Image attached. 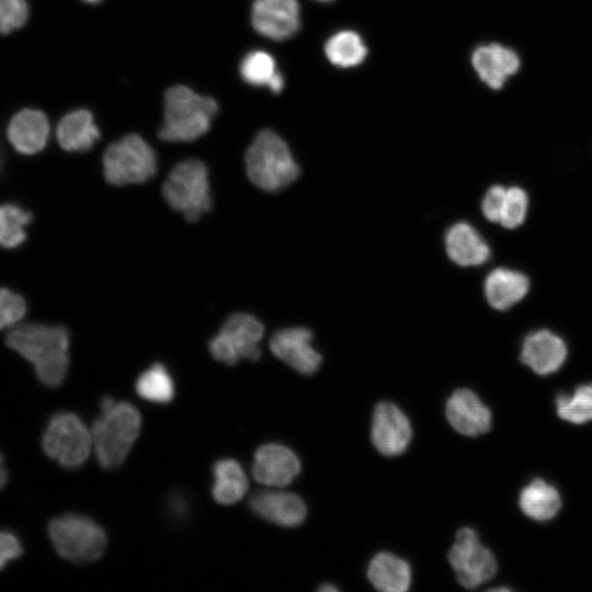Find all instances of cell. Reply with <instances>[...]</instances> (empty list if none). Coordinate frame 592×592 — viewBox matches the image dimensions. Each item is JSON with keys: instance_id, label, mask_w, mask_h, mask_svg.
I'll list each match as a JSON object with an SVG mask.
<instances>
[{"instance_id": "obj_7", "label": "cell", "mask_w": 592, "mask_h": 592, "mask_svg": "<svg viewBox=\"0 0 592 592\" xmlns=\"http://www.w3.org/2000/svg\"><path fill=\"white\" fill-rule=\"evenodd\" d=\"M105 180L113 185L143 183L157 171V157L139 135L129 134L107 146L103 158Z\"/></svg>"}, {"instance_id": "obj_10", "label": "cell", "mask_w": 592, "mask_h": 592, "mask_svg": "<svg viewBox=\"0 0 592 592\" xmlns=\"http://www.w3.org/2000/svg\"><path fill=\"white\" fill-rule=\"evenodd\" d=\"M448 560L457 581L467 589H475L492 579L497 572V560L470 527L457 531L449 550Z\"/></svg>"}, {"instance_id": "obj_17", "label": "cell", "mask_w": 592, "mask_h": 592, "mask_svg": "<svg viewBox=\"0 0 592 592\" xmlns=\"http://www.w3.org/2000/svg\"><path fill=\"white\" fill-rule=\"evenodd\" d=\"M471 64L480 80L493 90L501 89L521 66L519 55L498 43L479 46L471 55Z\"/></svg>"}, {"instance_id": "obj_21", "label": "cell", "mask_w": 592, "mask_h": 592, "mask_svg": "<svg viewBox=\"0 0 592 592\" xmlns=\"http://www.w3.org/2000/svg\"><path fill=\"white\" fill-rule=\"evenodd\" d=\"M100 137L92 113L84 109L67 113L57 126L58 143L67 151H89Z\"/></svg>"}, {"instance_id": "obj_14", "label": "cell", "mask_w": 592, "mask_h": 592, "mask_svg": "<svg viewBox=\"0 0 592 592\" xmlns=\"http://www.w3.org/2000/svg\"><path fill=\"white\" fill-rule=\"evenodd\" d=\"M300 471V462L288 447L270 443L261 445L254 453L252 475L269 487L289 485Z\"/></svg>"}, {"instance_id": "obj_20", "label": "cell", "mask_w": 592, "mask_h": 592, "mask_svg": "<svg viewBox=\"0 0 592 592\" xmlns=\"http://www.w3.org/2000/svg\"><path fill=\"white\" fill-rule=\"evenodd\" d=\"M446 252L462 266L479 265L490 257V249L476 229L467 223H457L445 235Z\"/></svg>"}, {"instance_id": "obj_11", "label": "cell", "mask_w": 592, "mask_h": 592, "mask_svg": "<svg viewBox=\"0 0 592 592\" xmlns=\"http://www.w3.org/2000/svg\"><path fill=\"white\" fill-rule=\"evenodd\" d=\"M251 22L253 29L267 38L287 39L299 29V3L297 0H254Z\"/></svg>"}, {"instance_id": "obj_4", "label": "cell", "mask_w": 592, "mask_h": 592, "mask_svg": "<svg viewBox=\"0 0 592 592\" xmlns=\"http://www.w3.org/2000/svg\"><path fill=\"white\" fill-rule=\"evenodd\" d=\"M246 169L250 181L267 192L284 189L299 174L287 144L270 129L261 130L252 140L246 152Z\"/></svg>"}, {"instance_id": "obj_33", "label": "cell", "mask_w": 592, "mask_h": 592, "mask_svg": "<svg viewBox=\"0 0 592 592\" xmlns=\"http://www.w3.org/2000/svg\"><path fill=\"white\" fill-rule=\"evenodd\" d=\"M26 0H0V33L9 34L21 29L27 21Z\"/></svg>"}, {"instance_id": "obj_34", "label": "cell", "mask_w": 592, "mask_h": 592, "mask_svg": "<svg viewBox=\"0 0 592 592\" xmlns=\"http://www.w3.org/2000/svg\"><path fill=\"white\" fill-rule=\"evenodd\" d=\"M506 189L501 185L491 186L486 193L481 209L485 217L492 223H500Z\"/></svg>"}, {"instance_id": "obj_23", "label": "cell", "mask_w": 592, "mask_h": 592, "mask_svg": "<svg viewBox=\"0 0 592 592\" xmlns=\"http://www.w3.org/2000/svg\"><path fill=\"white\" fill-rule=\"evenodd\" d=\"M367 577L373 587L384 592H405L411 584L409 563L390 553H379L368 565Z\"/></svg>"}, {"instance_id": "obj_13", "label": "cell", "mask_w": 592, "mask_h": 592, "mask_svg": "<svg viewBox=\"0 0 592 592\" xmlns=\"http://www.w3.org/2000/svg\"><path fill=\"white\" fill-rule=\"evenodd\" d=\"M312 333L301 327L276 331L270 341L272 353L304 375H311L320 366L321 355L311 345Z\"/></svg>"}, {"instance_id": "obj_41", "label": "cell", "mask_w": 592, "mask_h": 592, "mask_svg": "<svg viewBox=\"0 0 592 592\" xmlns=\"http://www.w3.org/2000/svg\"><path fill=\"white\" fill-rule=\"evenodd\" d=\"M316 1L329 2V1H332V0H316Z\"/></svg>"}, {"instance_id": "obj_32", "label": "cell", "mask_w": 592, "mask_h": 592, "mask_svg": "<svg viewBox=\"0 0 592 592\" xmlns=\"http://www.w3.org/2000/svg\"><path fill=\"white\" fill-rule=\"evenodd\" d=\"M26 301L22 295L9 288H0V330L18 325L26 314Z\"/></svg>"}, {"instance_id": "obj_28", "label": "cell", "mask_w": 592, "mask_h": 592, "mask_svg": "<svg viewBox=\"0 0 592 592\" xmlns=\"http://www.w3.org/2000/svg\"><path fill=\"white\" fill-rule=\"evenodd\" d=\"M135 389L140 398L159 405L169 403L174 397L173 379L161 363L144 371L136 379Z\"/></svg>"}, {"instance_id": "obj_15", "label": "cell", "mask_w": 592, "mask_h": 592, "mask_svg": "<svg viewBox=\"0 0 592 592\" xmlns=\"http://www.w3.org/2000/svg\"><path fill=\"white\" fill-rule=\"evenodd\" d=\"M445 413L449 424L460 434L478 436L491 428V411L469 389H457L446 401Z\"/></svg>"}, {"instance_id": "obj_9", "label": "cell", "mask_w": 592, "mask_h": 592, "mask_svg": "<svg viewBox=\"0 0 592 592\" xmlns=\"http://www.w3.org/2000/svg\"><path fill=\"white\" fill-rule=\"evenodd\" d=\"M263 325L252 315L234 314L209 341L210 355L218 362L236 365L239 360L257 361L261 356Z\"/></svg>"}, {"instance_id": "obj_35", "label": "cell", "mask_w": 592, "mask_h": 592, "mask_svg": "<svg viewBox=\"0 0 592 592\" xmlns=\"http://www.w3.org/2000/svg\"><path fill=\"white\" fill-rule=\"evenodd\" d=\"M22 553L23 547L19 538L11 532L0 531V570L19 558Z\"/></svg>"}, {"instance_id": "obj_29", "label": "cell", "mask_w": 592, "mask_h": 592, "mask_svg": "<svg viewBox=\"0 0 592 592\" xmlns=\"http://www.w3.org/2000/svg\"><path fill=\"white\" fill-rule=\"evenodd\" d=\"M32 219L33 214L18 204H0V247H20L26 240V227Z\"/></svg>"}, {"instance_id": "obj_27", "label": "cell", "mask_w": 592, "mask_h": 592, "mask_svg": "<svg viewBox=\"0 0 592 592\" xmlns=\"http://www.w3.org/2000/svg\"><path fill=\"white\" fill-rule=\"evenodd\" d=\"M325 53L334 66L349 68L360 65L365 59L367 48L356 32L341 31L327 41Z\"/></svg>"}, {"instance_id": "obj_39", "label": "cell", "mask_w": 592, "mask_h": 592, "mask_svg": "<svg viewBox=\"0 0 592 592\" xmlns=\"http://www.w3.org/2000/svg\"><path fill=\"white\" fill-rule=\"evenodd\" d=\"M3 167H4V151H3V147H2V145L0 143V175L2 173Z\"/></svg>"}, {"instance_id": "obj_2", "label": "cell", "mask_w": 592, "mask_h": 592, "mask_svg": "<svg viewBox=\"0 0 592 592\" xmlns=\"http://www.w3.org/2000/svg\"><path fill=\"white\" fill-rule=\"evenodd\" d=\"M101 413L91 429L92 447L103 469L119 467L137 440L141 428L139 411L127 401L101 400Z\"/></svg>"}, {"instance_id": "obj_1", "label": "cell", "mask_w": 592, "mask_h": 592, "mask_svg": "<svg viewBox=\"0 0 592 592\" xmlns=\"http://www.w3.org/2000/svg\"><path fill=\"white\" fill-rule=\"evenodd\" d=\"M68 330L62 326L25 323L12 329L7 345L27 360L41 383L50 388L59 387L69 367Z\"/></svg>"}, {"instance_id": "obj_3", "label": "cell", "mask_w": 592, "mask_h": 592, "mask_svg": "<svg viewBox=\"0 0 592 592\" xmlns=\"http://www.w3.org/2000/svg\"><path fill=\"white\" fill-rule=\"evenodd\" d=\"M218 111L215 99L197 94L185 86H174L164 94L160 139L169 143L193 141L209 129Z\"/></svg>"}, {"instance_id": "obj_25", "label": "cell", "mask_w": 592, "mask_h": 592, "mask_svg": "<svg viewBox=\"0 0 592 592\" xmlns=\"http://www.w3.org/2000/svg\"><path fill=\"white\" fill-rule=\"evenodd\" d=\"M519 505L530 519L544 522L556 516L561 508V499L554 486L536 478L521 490Z\"/></svg>"}, {"instance_id": "obj_26", "label": "cell", "mask_w": 592, "mask_h": 592, "mask_svg": "<svg viewBox=\"0 0 592 592\" xmlns=\"http://www.w3.org/2000/svg\"><path fill=\"white\" fill-rule=\"evenodd\" d=\"M240 77L244 82L254 87H269L274 93H280L284 88V78L276 69L273 56L264 50H252L241 60L239 66Z\"/></svg>"}, {"instance_id": "obj_40", "label": "cell", "mask_w": 592, "mask_h": 592, "mask_svg": "<svg viewBox=\"0 0 592 592\" xmlns=\"http://www.w3.org/2000/svg\"><path fill=\"white\" fill-rule=\"evenodd\" d=\"M82 1L90 4H95V3L101 2L102 0H82Z\"/></svg>"}, {"instance_id": "obj_5", "label": "cell", "mask_w": 592, "mask_h": 592, "mask_svg": "<svg viewBox=\"0 0 592 592\" xmlns=\"http://www.w3.org/2000/svg\"><path fill=\"white\" fill-rule=\"evenodd\" d=\"M208 171L197 159L179 162L169 173L162 186V195L169 206L182 213L187 221H197L212 207Z\"/></svg>"}, {"instance_id": "obj_18", "label": "cell", "mask_w": 592, "mask_h": 592, "mask_svg": "<svg viewBox=\"0 0 592 592\" xmlns=\"http://www.w3.org/2000/svg\"><path fill=\"white\" fill-rule=\"evenodd\" d=\"M567 357L563 340L549 330H538L528 334L523 342L521 362L538 375L557 372Z\"/></svg>"}, {"instance_id": "obj_31", "label": "cell", "mask_w": 592, "mask_h": 592, "mask_svg": "<svg viewBox=\"0 0 592 592\" xmlns=\"http://www.w3.org/2000/svg\"><path fill=\"white\" fill-rule=\"evenodd\" d=\"M527 204V195L523 189L516 186L508 189L500 219L502 226L513 229L522 225L526 216Z\"/></svg>"}, {"instance_id": "obj_8", "label": "cell", "mask_w": 592, "mask_h": 592, "mask_svg": "<svg viewBox=\"0 0 592 592\" xmlns=\"http://www.w3.org/2000/svg\"><path fill=\"white\" fill-rule=\"evenodd\" d=\"M45 454L61 467L76 469L88 459L92 449L91 431L72 412L54 414L42 436Z\"/></svg>"}, {"instance_id": "obj_12", "label": "cell", "mask_w": 592, "mask_h": 592, "mask_svg": "<svg viewBox=\"0 0 592 592\" xmlns=\"http://www.w3.org/2000/svg\"><path fill=\"white\" fill-rule=\"evenodd\" d=\"M412 430L407 415L394 403L379 402L372 422V441L385 456L402 454L411 441Z\"/></svg>"}, {"instance_id": "obj_36", "label": "cell", "mask_w": 592, "mask_h": 592, "mask_svg": "<svg viewBox=\"0 0 592 592\" xmlns=\"http://www.w3.org/2000/svg\"><path fill=\"white\" fill-rule=\"evenodd\" d=\"M185 504H186L185 501L179 497H175V498L173 497L169 501L170 511L177 517H182L183 515H185V512H186Z\"/></svg>"}, {"instance_id": "obj_24", "label": "cell", "mask_w": 592, "mask_h": 592, "mask_svg": "<svg viewBox=\"0 0 592 592\" xmlns=\"http://www.w3.org/2000/svg\"><path fill=\"white\" fill-rule=\"evenodd\" d=\"M212 496L223 505L235 504L246 494L249 482L241 465L232 458H221L213 466Z\"/></svg>"}, {"instance_id": "obj_22", "label": "cell", "mask_w": 592, "mask_h": 592, "mask_svg": "<svg viewBox=\"0 0 592 592\" xmlns=\"http://www.w3.org/2000/svg\"><path fill=\"white\" fill-rule=\"evenodd\" d=\"M528 288V278L521 272L509 269L493 270L485 282L486 298L498 310H505L520 301Z\"/></svg>"}, {"instance_id": "obj_38", "label": "cell", "mask_w": 592, "mask_h": 592, "mask_svg": "<svg viewBox=\"0 0 592 592\" xmlns=\"http://www.w3.org/2000/svg\"><path fill=\"white\" fill-rule=\"evenodd\" d=\"M319 591H322V592H335L338 591V588L332 585V584H323L319 588Z\"/></svg>"}, {"instance_id": "obj_37", "label": "cell", "mask_w": 592, "mask_h": 592, "mask_svg": "<svg viewBox=\"0 0 592 592\" xmlns=\"http://www.w3.org/2000/svg\"><path fill=\"white\" fill-rule=\"evenodd\" d=\"M8 480V473L3 464V457L0 453V490L5 486Z\"/></svg>"}, {"instance_id": "obj_19", "label": "cell", "mask_w": 592, "mask_h": 592, "mask_svg": "<svg viewBox=\"0 0 592 592\" xmlns=\"http://www.w3.org/2000/svg\"><path fill=\"white\" fill-rule=\"evenodd\" d=\"M7 136L18 152L37 153L45 148L49 137L48 119L39 110H21L11 118Z\"/></svg>"}, {"instance_id": "obj_16", "label": "cell", "mask_w": 592, "mask_h": 592, "mask_svg": "<svg viewBox=\"0 0 592 592\" xmlns=\"http://www.w3.org/2000/svg\"><path fill=\"white\" fill-rule=\"evenodd\" d=\"M249 506L261 519L285 527L301 524L307 515L303 499L286 491H258L250 498Z\"/></svg>"}, {"instance_id": "obj_6", "label": "cell", "mask_w": 592, "mask_h": 592, "mask_svg": "<svg viewBox=\"0 0 592 592\" xmlns=\"http://www.w3.org/2000/svg\"><path fill=\"white\" fill-rule=\"evenodd\" d=\"M48 536L57 554L75 563H89L104 553L107 537L92 519L80 514H64L48 524Z\"/></svg>"}, {"instance_id": "obj_30", "label": "cell", "mask_w": 592, "mask_h": 592, "mask_svg": "<svg viewBox=\"0 0 592 592\" xmlns=\"http://www.w3.org/2000/svg\"><path fill=\"white\" fill-rule=\"evenodd\" d=\"M557 414L565 421L583 424L592 421V384L578 386L571 396L556 397Z\"/></svg>"}]
</instances>
